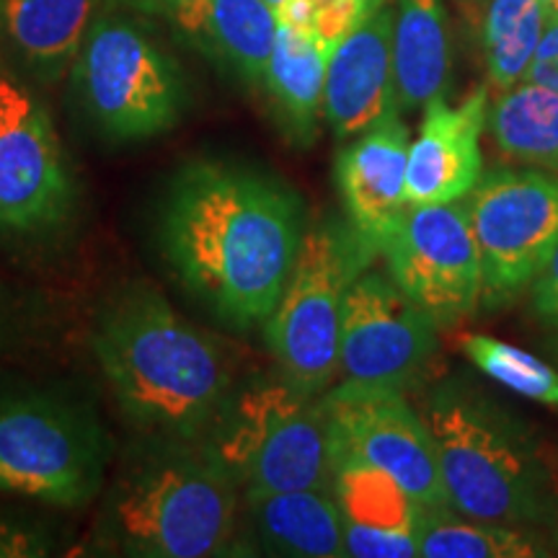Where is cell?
<instances>
[{
  "label": "cell",
  "mask_w": 558,
  "mask_h": 558,
  "mask_svg": "<svg viewBox=\"0 0 558 558\" xmlns=\"http://www.w3.org/2000/svg\"><path fill=\"white\" fill-rule=\"evenodd\" d=\"M300 239L295 194L228 160L186 163L169 184L158 218V241L173 275L235 331L267 324Z\"/></svg>",
  "instance_id": "obj_1"
},
{
  "label": "cell",
  "mask_w": 558,
  "mask_h": 558,
  "mask_svg": "<svg viewBox=\"0 0 558 558\" xmlns=\"http://www.w3.org/2000/svg\"><path fill=\"white\" fill-rule=\"evenodd\" d=\"M94 352L114 399L140 427L197 437L226 409V352L156 290L132 288L109 303L96 324Z\"/></svg>",
  "instance_id": "obj_2"
},
{
  "label": "cell",
  "mask_w": 558,
  "mask_h": 558,
  "mask_svg": "<svg viewBox=\"0 0 558 558\" xmlns=\"http://www.w3.org/2000/svg\"><path fill=\"white\" fill-rule=\"evenodd\" d=\"M422 418L456 512L518 527L546 518V473L512 416L469 388L442 386Z\"/></svg>",
  "instance_id": "obj_3"
},
{
  "label": "cell",
  "mask_w": 558,
  "mask_h": 558,
  "mask_svg": "<svg viewBox=\"0 0 558 558\" xmlns=\"http://www.w3.org/2000/svg\"><path fill=\"white\" fill-rule=\"evenodd\" d=\"M235 481L215 458L160 456L132 469L111 499L124 550L145 558H207L235 533Z\"/></svg>",
  "instance_id": "obj_4"
},
{
  "label": "cell",
  "mask_w": 558,
  "mask_h": 558,
  "mask_svg": "<svg viewBox=\"0 0 558 558\" xmlns=\"http://www.w3.org/2000/svg\"><path fill=\"white\" fill-rule=\"evenodd\" d=\"M213 458L248 497L292 488H333L331 427L324 401L292 383H256L228 399Z\"/></svg>",
  "instance_id": "obj_5"
},
{
  "label": "cell",
  "mask_w": 558,
  "mask_h": 558,
  "mask_svg": "<svg viewBox=\"0 0 558 558\" xmlns=\"http://www.w3.org/2000/svg\"><path fill=\"white\" fill-rule=\"evenodd\" d=\"M369 259L352 228L318 222L303 230L288 284L267 318L271 354L303 393H320L339 373L344 295Z\"/></svg>",
  "instance_id": "obj_6"
},
{
  "label": "cell",
  "mask_w": 558,
  "mask_h": 558,
  "mask_svg": "<svg viewBox=\"0 0 558 558\" xmlns=\"http://www.w3.org/2000/svg\"><path fill=\"white\" fill-rule=\"evenodd\" d=\"M73 83L90 122L114 143L166 135L186 107L177 62L124 19L90 24L73 62Z\"/></svg>",
  "instance_id": "obj_7"
},
{
  "label": "cell",
  "mask_w": 558,
  "mask_h": 558,
  "mask_svg": "<svg viewBox=\"0 0 558 558\" xmlns=\"http://www.w3.org/2000/svg\"><path fill=\"white\" fill-rule=\"evenodd\" d=\"M107 437L94 416L50 396L0 401V492L83 507L99 492Z\"/></svg>",
  "instance_id": "obj_8"
},
{
  "label": "cell",
  "mask_w": 558,
  "mask_h": 558,
  "mask_svg": "<svg viewBox=\"0 0 558 558\" xmlns=\"http://www.w3.org/2000/svg\"><path fill=\"white\" fill-rule=\"evenodd\" d=\"M463 199L481 259V295L505 303L533 282L558 246V173L494 171Z\"/></svg>",
  "instance_id": "obj_9"
},
{
  "label": "cell",
  "mask_w": 558,
  "mask_h": 558,
  "mask_svg": "<svg viewBox=\"0 0 558 558\" xmlns=\"http://www.w3.org/2000/svg\"><path fill=\"white\" fill-rule=\"evenodd\" d=\"M320 401L331 427L333 469L341 463L373 465L390 473L424 509L450 507L435 442L403 390L344 380Z\"/></svg>",
  "instance_id": "obj_10"
},
{
  "label": "cell",
  "mask_w": 558,
  "mask_h": 558,
  "mask_svg": "<svg viewBox=\"0 0 558 558\" xmlns=\"http://www.w3.org/2000/svg\"><path fill=\"white\" fill-rule=\"evenodd\" d=\"M73 205V171L45 107L0 75V233H47Z\"/></svg>",
  "instance_id": "obj_11"
},
{
  "label": "cell",
  "mask_w": 558,
  "mask_h": 558,
  "mask_svg": "<svg viewBox=\"0 0 558 558\" xmlns=\"http://www.w3.org/2000/svg\"><path fill=\"white\" fill-rule=\"evenodd\" d=\"M388 275L437 326L473 311L481 259L465 199L407 207L383 243Z\"/></svg>",
  "instance_id": "obj_12"
},
{
  "label": "cell",
  "mask_w": 558,
  "mask_h": 558,
  "mask_svg": "<svg viewBox=\"0 0 558 558\" xmlns=\"http://www.w3.org/2000/svg\"><path fill=\"white\" fill-rule=\"evenodd\" d=\"M437 324L390 275L362 269L341 308L339 369L344 380L409 388L435 352Z\"/></svg>",
  "instance_id": "obj_13"
},
{
  "label": "cell",
  "mask_w": 558,
  "mask_h": 558,
  "mask_svg": "<svg viewBox=\"0 0 558 558\" xmlns=\"http://www.w3.org/2000/svg\"><path fill=\"white\" fill-rule=\"evenodd\" d=\"M409 130L399 111L347 140L337 156V186L349 228L369 254H380L407 213Z\"/></svg>",
  "instance_id": "obj_14"
},
{
  "label": "cell",
  "mask_w": 558,
  "mask_h": 558,
  "mask_svg": "<svg viewBox=\"0 0 558 558\" xmlns=\"http://www.w3.org/2000/svg\"><path fill=\"white\" fill-rule=\"evenodd\" d=\"M486 117V88H476L458 107H450L445 96H435L424 104L422 128L409 143V207L442 205L469 197L484 177L478 143Z\"/></svg>",
  "instance_id": "obj_15"
},
{
  "label": "cell",
  "mask_w": 558,
  "mask_h": 558,
  "mask_svg": "<svg viewBox=\"0 0 558 558\" xmlns=\"http://www.w3.org/2000/svg\"><path fill=\"white\" fill-rule=\"evenodd\" d=\"M390 32L393 9L386 3L344 34L329 54L324 117L344 143L399 111Z\"/></svg>",
  "instance_id": "obj_16"
},
{
  "label": "cell",
  "mask_w": 558,
  "mask_h": 558,
  "mask_svg": "<svg viewBox=\"0 0 558 558\" xmlns=\"http://www.w3.org/2000/svg\"><path fill=\"white\" fill-rule=\"evenodd\" d=\"M333 494L344 525V550L354 558L418 556L424 507L390 473L362 463H341Z\"/></svg>",
  "instance_id": "obj_17"
},
{
  "label": "cell",
  "mask_w": 558,
  "mask_h": 558,
  "mask_svg": "<svg viewBox=\"0 0 558 558\" xmlns=\"http://www.w3.org/2000/svg\"><path fill=\"white\" fill-rule=\"evenodd\" d=\"M169 19L220 68L248 86L264 83L279 29L277 11L267 0H186Z\"/></svg>",
  "instance_id": "obj_18"
},
{
  "label": "cell",
  "mask_w": 558,
  "mask_h": 558,
  "mask_svg": "<svg viewBox=\"0 0 558 558\" xmlns=\"http://www.w3.org/2000/svg\"><path fill=\"white\" fill-rule=\"evenodd\" d=\"M331 50L316 32L279 21L264 86L282 132L300 148L316 140Z\"/></svg>",
  "instance_id": "obj_19"
},
{
  "label": "cell",
  "mask_w": 558,
  "mask_h": 558,
  "mask_svg": "<svg viewBox=\"0 0 558 558\" xmlns=\"http://www.w3.org/2000/svg\"><path fill=\"white\" fill-rule=\"evenodd\" d=\"M393 83L399 111L445 96L450 81V37L442 0H393Z\"/></svg>",
  "instance_id": "obj_20"
},
{
  "label": "cell",
  "mask_w": 558,
  "mask_h": 558,
  "mask_svg": "<svg viewBox=\"0 0 558 558\" xmlns=\"http://www.w3.org/2000/svg\"><path fill=\"white\" fill-rule=\"evenodd\" d=\"M96 0H0V26L26 65L58 81L78 58Z\"/></svg>",
  "instance_id": "obj_21"
},
{
  "label": "cell",
  "mask_w": 558,
  "mask_h": 558,
  "mask_svg": "<svg viewBox=\"0 0 558 558\" xmlns=\"http://www.w3.org/2000/svg\"><path fill=\"white\" fill-rule=\"evenodd\" d=\"M262 538L279 554L300 558H339L344 525L331 488H292L248 497Z\"/></svg>",
  "instance_id": "obj_22"
},
{
  "label": "cell",
  "mask_w": 558,
  "mask_h": 558,
  "mask_svg": "<svg viewBox=\"0 0 558 558\" xmlns=\"http://www.w3.org/2000/svg\"><path fill=\"white\" fill-rule=\"evenodd\" d=\"M486 124L507 158L558 173V90L538 83L501 90Z\"/></svg>",
  "instance_id": "obj_23"
},
{
  "label": "cell",
  "mask_w": 558,
  "mask_h": 558,
  "mask_svg": "<svg viewBox=\"0 0 558 558\" xmlns=\"http://www.w3.org/2000/svg\"><path fill=\"white\" fill-rule=\"evenodd\" d=\"M418 556L424 558H535L548 550L518 525H499L452 512V507L424 509Z\"/></svg>",
  "instance_id": "obj_24"
},
{
  "label": "cell",
  "mask_w": 558,
  "mask_h": 558,
  "mask_svg": "<svg viewBox=\"0 0 558 558\" xmlns=\"http://www.w3.org/2000/svg\"><path fill=\"white\" fill-rule=\"evenodd\" d=\"M550 13L543 0H488L484 54L488 81L509 90L525 81Z\"/></svg>",
  "instance_id": "obj_25"
},
{
  "label": "cell",
  "mask_w": 558,
  "mask_h": 558,
  "mask_svg": "<svg viewBox=\"0 0 558 558\" xmlns=\"http://www.w3.org/2000/svg\"><path fill=\"white\" fill-rule=\"evenodd\" d=\"M463 352L481 373L497 380L499 386L530 401L558 409V373L535 354L486 333H469L463 339Z\"/></svg>",
  "instance_id": "obj_26"
},
{
  "label": "cell",
  "mask_w": 558,
  "mask_h": 558,
  "mask_svg": "<svg viewBox=\"0 0 558 558\" xmlns=\"http://www.w3.org/2000/svg\"><path fill=\"white\" fill-rule=\"evenodd\" d=\"M386 3L388 0H284L277 19L282 24L316 32L326 45L333 47L362 19Z\"/></svg>",
  "instance_id": "obj_27"
},
{
  "label": "cell",
  "mask_w": 558,
  "mask_h": 558,
  "mask_svg": "<svg viewBox=\"0 0 558 558\" xmlns=\"http://www.w3.org/2000/svg\"><path fill=\"white\" fill-rule=\"evenodd\" d=\"M522 83H538V86L558 90V19L548 21Z\"/></svg>",
  "instance_id": "obj_28"
},
{
  "label": "cell",
  "mask_w": 558,
  "mask_h": 558,
  "mask_svg": "<svg viewBox=\"0 0 558 558\" xmlns=\"http://www.w3.org/2000/svg\"><path fill=\"white\" fill-rule=\"evenodd\" d=\"M530 288H533V311L546 324L558 326V246L530 282Z\"/></svg>",
  "instance_id": "obj_29"
},
{
  "label": "cell",
  "mask_w": 558,
  "mask_h": 558,
  "mask_svg": "<svg viewBox=\"0 0 558 558\" xmlns=\"http://www.w3.org/2000/svg\"><path fill=\"white\" fill-rule=\"evenodd\" d=\"M45 554L47 548L39 533L13 525V522H0V558H26Z\"/></svg>",
  "instance_id": "obj_30"
},
{
  "label": "cell",
  "mask_w": 558,
  "mask_h": 558,
  "mask_svg": "<svg viewBox=\"0 0 558 558\" xmlns=\"http://www.w3.org/2000/svg\"><path fill=\"white\" fill-rule=\"evenodd\" d=\"M124 3L135 5L140 11L148 13H160V16H169V13L177 9V5L186 3V0H124Z\"/></svg>",
  "instance_id": "obj_31"
},
{
  "label": "cell",
  "mask_w": 558,
  "mask_h": 558,
  "mask_svg": "<svg viewBox=\"0 0 558 558\" xmlns=\"http://www.w3.org/2000/svg\"><path fill=\"white\" fill-rule=\"evenodd\" d=\"M548 13H550V19H558V0H550Z\"/></svg>",
  "instance_id": "obj_32"
},
{
  "label": "cell",
  "mask_w": 558,
  "mask_h": 558,
  "mask_svg": "<svg viewBox=\"0 0 558 558\" xmlns=\"http://www.w3.org/2000/svg\"><path fill=\"white\" fill-rule=\"evenodd\" d=\"M267 3H269L275 11H279V9H282V5H284V0H267Z\"/></svg>",
  "instance_id": "obj_33"
},
{
  "label": "cell",
  "mask_w": 558,
  "mask_h": 558,
  "mask_svg": "<svg viewBox=\"0 0 558 558\" xmlns=\"http://www.w3.org/2000/svg\"><path fill=\"white\" fill-rule=\"evenodd\" d=\"M543 3H546V9H548V5H550V0H543Z\"/></svg>",
  "instance_id": "obj_34"
}]
</instances>
